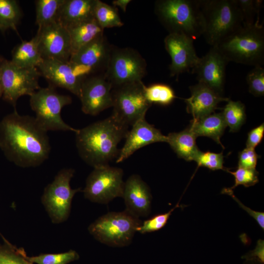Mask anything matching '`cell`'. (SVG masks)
Returning a JSON list of instances; mask_svg holds the SVG:
<instances>
[{
  "mask_svg": "<svg viewBox=\"0 0 264 264\" xmlns=\"http://www.w3.org/2000/svg\"><path fill=\"white\" fill-rule=\"evenodd\" d=\"M72 102L67 95L58 93L53 87L49 85L40 88L30 96L31 109L35 113V119L46 131H62L77 132L76 129L67 124L61 117L62 109Z\"/></svg>",
  "mask_w": 264,
  "mask_h": 264,
  "instance_id": "obj_7",
  "label": "cell"
},
{
  "mask_svg": "<svg viewBox=\"0 0 264 264\" xmlns=\"http://www.w3.org/2000/svg\"><path fill=\"white\" fill-rule=\"evenodd\" d=\"M142 82L112 88V115L128 127L144 118L152 104L147 100Z\"/></svg>",
  "mask_w": 264,
  "mask_h": 264,
  "instance_id": "obj_10",
  "label": "cell"
},
{
  "mask_svg": "<svg viewBox=\"0 0 264 264\" xmlns=\"http://www.w3.org/2000/svg\"><path fill=\"white\" fill-rule=\"evenodd\" d=\"M216 47L229 62L254 66L264 64V29L262 24L242 26Z\"/></svg>",
  "mask_w": 264,
  "mask_h": 264,
  "instance_id": "obj_4",
  "label": "cell"
},
{
  "mask_svg": "<svg viewBox=\"0 0 264 264\" xmlns=\"http://www.w3.org/2000/svg\"><path fill=\"white\" fill-rule=\"evenodd\" d=\"M259 156L254 149L246 147L239 153L238 166L255 169Z\"/></svg>",
  "mask_w": 264,
  "mask_h": 264,
  "instance_id": "obj_39",
  "label": "cell"
},
{
  "mask_svg": "<svg viewBox=\"0 0 264 264\" xmlns=\"http://www.w3.org/2000/svg\"><path fill=\"white\" fill-rule=\"evenodd\" d=\"M125 142L119 150L116 159L120 163L127 159L135 152L148 145L156 142H167V136L161 131L146 121L145 118L137 121L129 130Z\"/></svg>",
  "mask_w": 264,
  "mask_h": 264,
  "instance_id": "obj_19",
  "label": "cell"
},
{
  "mask_svg": "<svg viewBox=\"0 0 264 264\" xmlns=\"http://www.w3.org/2000/svg\"><path fill=\"white\" fill-rule=\"evenodd\" d=\"M222 193L226 194L231 196L240 205L241 207L246 211L249 215L252 217L258 222L260 226L264 229V213L254 211L250 208L245 206L235 197L232 190L229 188H224L222 190Z\"/></svg>",
  "mask_w": 264,
  "mask_h": 264,
  "instance_id": "obj_40",
  "label": "cell"
},
{
  "mask_svg": "<svg viewBox=\"0 0 264 264\" xmlns=\"http://www.w3.org/2000/svg\"><path fill=\"white\" fill-rule=\"evenodd\" d=\"M43 60L35 36L29 41H23L12 51L11 61L20 67H37Z\"/></svg>",
  "mask_w": 264,
  "mask_h": 264,
  "instance_id": "obj_26",
  "label": "cell"
},
{
  "mask_svg": "<svg viewBox=\"0 0 264 264\" xmlns=\"http://www.w3.org/2000/svg\"><path fill=\"white\" fill-rule=\"evenodd\" d=\"M70 38L71 55L97 37L104 29L94 18L66 27Z\"/></svg>",
  "mask_w": 264,
  "mask_h": 264,
  "instance_id": "obj_24",
  "label": "cell"
},
{
  "mask_svg": "<svg viewBox=\"0 0 264 264\" xmlns=\"http://www.w3.org/2000/svg\"><path fill=\"white\" fill-rule=\"evenodd\" d=\"M226 127L221 112H214L198 119H193L188 127L197 137L211 138L223 148L220 139Z\"/></svg>",
  "mask_w": 264,
  "mask_h": 264,
  "instance_id": "obj_23",
  "label": "cell"
},
{
  "mask_svg": "<svg viewBox=\"0 0 264 264\" xmlns=\"http://www.w3.org/2000/svg\"><path fill=\"white\" fill-rule=\"evenodd\" d=\"M190 97L185 99L186 110L196 119L214 112L218 105L229 99L221 96L205 85L198 82L189 87Z\"/></svg>",
  "mask_w": 264,
  "mask_h": 264,
  "instance_id": "obj_21",
  "label": "cell"
},
{
  "mask_svg": "<svg viewBox=\"0 0 264 264\" xmlns=\"http://www.w3.org/2000/svg\"><path fill=\"white\" fill-rule=\"evenodd\" d=\"M37 68L50 86L66 89L79 97L85 78L78 74L69 62L43 59Z\"/></svg>",
  "mask_w": 264,
  "mask_h": 264,
  "instance_id": "obj_18",
  "label": "cell"
},
{
  "mask_svg": "<svg viewBox=\"0 0 264 264\" xmlns=\"http://www.w3.org/2000/svg\"><path fill=\"white\" fill-rule=\"evenodd\" d=\"M155 13L169 33L184 35L193 40L202 36L205 22L199 0H160Z\"/></svg>",
  "mask_w": 264,
  "mask_h": 264,
  "instance_id": "obj_3",
  "label": "cell"
},
{
  "mask_svg": "<svg viewBox=\"0 0 264 264\" xmlns=\"http://www.w3.org/2000/svg\"><path fill=\"white\" fill-rule=\"evenodd\" d=\"M126 210L135 217H146L151 212L152 196L147 184L138 175H132L124 183L122 197Z\"/></svg>",
  "mask_w": 264,
  "mask_h": 264,
  "instance_id": "obj_20",
  "label": "cell"
},
{
  "mask_svg": "<svg viewBox=\"0 0 264 264\" xmlns=\"http://www.w3.org/2000/svg\"><path fill=\"white\" fill-rule=\"evenodd\" d=\"M241 12L243 25L259 23V14L262 1L259 0H236Z\"/></svg>",
  "mask_w": 264,
  "mask_h": 264,
  "instance_id": "obj_32",
  "label": "cell"
},
{
  "mask_svg": "<svg viewBox=\"0 0 264 264\" xmlns=\"http://www.w3.org/2000/svg\"><path fill=\"white\" fill-rule=\"evenodd\" d=\"M199 3L205 22L202 36L211 46L243 25L236 0H199Z\"/></svg>",
  "mask_w": 264,
  "mask_h": 264,
  "instance_id": "obj_5",
  "label": "cell"
},
{
  "mask_svg": "<svg viewBox=\"0 0 264 264\" xmlns=\"http://www.w3.org/2000/svg\"><path fill=\"white\" fill-rule=\"evenodd\" d=\"M112 85L104 75L85 78L79 96L82 111L95 116L112 107Z\"/></svg>",
  "mask_w": 264,
  "mask_h": 264,
  "instance_id": "obj_14",
  "label": "cell"
},
{
  "mask_svg": "<svg viewBox=\"0 0 264 264\" xmlns=\"http://www.w3.org/2000/svg\"><path fill=\"white\" fill-rule=\"evenodd\" d=\"M264 133V123L252 129L248 133L246 147L254 149L262 141Z\"/></svg>",
  "mask_w": 264,
  "mask_h": 264,
  "instance_id": "obj_41",
  "label": "cell"
},
{
  "mask_svg": "<svg viewBox=\"0 0 264 264\" xmlns=\"http://www.w3.org/2000/svg\"><path fill=\"white\" fill-rule=\"evenodd\" d=\"M65 0H37L36 23L38 28L57 22L60 10Z\"/></svg>",
  "mask_w": 264,
  "mask_h": 264,
  "instance_id": "obj_27",
  "label": "cell"
},
{
  "mask_svg": "<svg viewBox=\"0 0 264 264\" xmlns=\"http://www.w3.org/2000/svg\"><path fill=\"white\" fill-rule=\"evenodd\" d=\"M93 14L94 19L103 29L123 25L116 9L99 0H96Z\"/></svg>",
  "mask_w": 264,
  "mask_h": 264,
  "instance_id": "obj_30",
  "label": "cell"
},
{
  "mask_svg": "<svg viewBox=\"0 0 264 264\" xmlns=\"http://www.w3.org/2000/svg\"><path fill=\"white\" fill-rule=\"evenodd\" d=\"M96 0H65L57 22L65 27L94 18Z\"/></svg>",
  "mask_w": 264,
  "mask_h": 264,
  "instance_id": "obj_22",
  "label": "cell"
},
{
  "mask_svg": "<svg viewBox=\"0 0 264 264\" xmlns=\"http://www.w3.org/2000/svg\"><path fill=\"white\" fill-rule=\"evenodd\" d=\"M22 11L17 0H0V30L4 32L11 28L17 31Z\"/></svg>",
  "mask_w": 264,
  "mask_h": 264,
  "instance_id": "obj_28",
  "label": "cell"
},
{
  "mask_svg": "<svg viewBox=\"0 0 264 264\" xmlns=\"http://www.w3.org/2000/svg\"><path fill=\"white\" fill-rule=\"evenodd\" d=\"M142 221L127 210L111 212L91 223L89 233L95 239L108 245L115 247L130 244Z\"/></svg>",
  "mask_w": 264,
  "mask_h": 264,
  "instance_id": "obj_6",
  "label": "cell"
},
{
  "mask_svg": "<svg viewBox=\"0 0 264 264\" xmlns=\"http://www.w3.org/2000/svg\"><path fill=\"white\" fill-rule=\"evenodd\" d=\"M178 203L167 213L160 214L142 222L137 232L142 234L157 231L165 226L174 210L179 207Z\"/></svg>",
  "mask_w": 264,
  "mask_h": 264,
  "instance_id": "obj_35",
  "label": "cell"
},
{
  "mask_svg": "<svg viewBox=\"0 0 264 264\" xmlns=\"http://www.w3.org/2000/svg\"><path fill=\"white\" fill-rule=\"evenodd\" d=\"M131 1V0H114L112 1V3L114 6L119 7L125 12L127 5Z\"/></svg>",
  "mask_w": 264,
  "mask_h": 264,
  "instance_id": "obj_43",
  "label": "cell"
},
{
  "mask_svg": "<svg viewBox=\"0 0 264 264\" xmlns=\"http://www.w3.org/2000/svg\"><path fill=\"white\" fill-rule=\"evenodd\" d=\"M193 41L190 38L180 34L170 33L164 39L165 47L170 56V75L178 77L189 72L197 64L199 57L197 55Z\"/></svg>",
  "mask_w": 264,
  "mask_h": 264,
  "instance_id": "obj_16",
  "label": "cell"
},
{
  "mask_svg": "<svg viewBox=\"0 0 264 264\" xmlns=\"http://www.w3.org/2000/svg\"><path fill=\"white\" fill-rule=\"evenodd\" d=\"M246 80L249 92L255 96L264 95V68L262 66H254L246 75Z\"/></svg>",
  "mask_w": 264,
  "mask_h": 264,
  "instance_id": "obj_36",
  "label": "cell"
},
{
  "mask_svg": "<svg viewBox=\"0 0 264 264\" xmlns=\"http://www.w3.org/2000/svg\"><path fill=\"white\" fill-rule=\"evenodd\" d=\"M123 174L121 168L109 165L94 168L83 191L85 198L93 202L108 204L115 198L122 197Z\"/></svg>",
  "mask_w": 264,
  "mask_h": 264,
  "instance_id": "obj_12",
  "label": "cell"
},
{
  "mask_svg": "<svg viewBox=\"0 0 264 264\" xmlns=\"http://www.w3.org/2000/svg\"><path fill=\"white\" fill-rule=\"evenodd\" d=\"M47 132L35 117L21 115L15 109L0 122V149L18 166H38L48 158L50 152Z\"/></svg>",
  "mask_w": 264,
  "mask_h": 264,
  "instance_id": "obj_1",
  "label": "cell"
},
{
  "mask_svg": "<svg viewBox=\"0 0 264 264\" xmlns=\"http://www.w3.org/2000/svg\"><path fill=\"white\" fill-rule=\"evenodd\" d=\"M129 127L116 120L112 115L92 123L75 133L76 146L79 155L93 168L109 165L117 158L119 142L125 138Z\"/></svg>",
  "mask_w": 264,
  "mask_h": 264,
  "instance_id": "obj_2",
  "label": "cell"
},
{
  "mask_svg": "<svg viewBox=\"0 0 264 264\" xmlns=\"http://www.w3.org/2000/svg\"><path fill=\"white\" fill-rule=\"evenodd\" d=\"M26 255L22 248L8 244V247H0V264H34L26 258Z\"/></svg>",
  "mask_w": 264,
  "mask_h": 264,
  "instance_id": "obj_34",
  "label": "cell"
},
{
  "mask_svg": "<svg viewBox=\"0 0 264 264\" xmlns=\"http://www.w3.org/2000/svg\"><path fill=\"white\" fill-rule=\"evenodd\" d=\"M26 258L30 262L36 264H67L78 259L79 255L74 250L58 254H43Z\"/></svg>",
  "mask_w": 264,
  "mask_h": 264,
  "instance_id": "obj_33",
  "label": "cell"
},
{
  "mask_svg": "<svg viewBox=\"0 0 264 264\" xmlns=\"http://www.w3.org/2000/svg\"><path fill=\"white\" fill-rule=\"evenodd\" d=\"M111 50L103 34L72 54L69 62L78 74L85 78L86 75L101 67L106 68Z\"/></svg>",
  "mask_w": 264,
  "mask_h": 264,
  "instance_id": "obj_17",
  "label": "cell"
},
{
  "mask_svg": "<svg viewBox=\"0 0 264 264\" xmlns=\"http://www.w3.org/2000/svg\"><path fill=\"white\" fill-rule=\"evenodd\" d=\"M35 37L43 59L69 62L72 53L71 45L66 27L56 22L38 28Z\"/></svg>",
  "mask_w": 264,
  "mask_h": 264,
  "instance_id": "obj_13",
  "label": "cell"
},
{
  "mask_svg": "<svg viewBox=\"0 0 264 264\" xmlns=\"http://www.w3.org/2000/svg\"><path fill=\"white\" fill-rule=\"evenodd\" d=\"M144 89L147 100L152 105L167 106L176 98L173 89L165 84H154L148 87L144 86Z\"/></svg>",
  "mask_w": 264,
  "mask_h": 264,
  "instance_id": "obj_31",
  "label": "cell"
},
{
  "mask_svg": "<svg viewBox=\"0 0 264 264\" xmlns=\"http://www.w3.org/2000/svg\"><path fill=\"white\" fill-rule=\"evenodd\" d=\"M221 112L226 126L230 132H237L246 119L245 106L241 101L229 99Z\"/></svg>",
  "mask_w": 264,
  "mask_h": 264,
  "instance_id": "obj_29",
  "label": "cell"
},
{
  "mask_svg": "<svg viewBox=\"0 0 264 264\" xmlns=\"http://www.w3.org/2000/svg\"><path fill=\"white\" fill-rule=\"evenodd\" d=\"M147 64L136 50L129 47L111 48L104 76L112 88L142 82Z\"/></svg>",
  "mask_w": 264,
  "mask_h": 264,
  "instance_id": "obj_11",
  "label": "cell"
},
{
  "mask_svg": "<svg viewBox=\"0 0 264 264\" xmlns=\"http://www.w3.org/2000/svg\"><path fill=\"white\" fill-rule=\"evenodd\" d=\"M75 171L64 168L58 172L53 180L44 188L42 204L53 223H62L69 217L72 199L81 189H72L70 182Z\"/></svg>",
  "mask_w": 264,
  "mask_h": 264,
  "instance_id": "obj_8",
  "label": "cell"
},
{
  "mask_svg": "<svg viewBox=\"0 0 264 264\" xmlns=\"http://www.w3.org/2000/svg\"><path fill=\"white\" fill-rule=\"evenodd\" d=\"M41 76L37 67H22L0 55V78L3 99L15 108L18 99L23 95L30 96L40 87Z\"/></svg>",
  "mask_w": 264,
  "mask_h": 264,
  "instance_id": "obj_9",
  "label": "cell"
},
{
  "mask_svg": "<svg viewBox=\"0 0 264 264\" xmlns=\"http://www.w3.org/2000/svg\"><path fill=\"white\" fill-rule=\"evenodd\" d=\"M166 136L167 143L179 158L194 161L200 152L196 143L197 137L189 127L179 132L169 133Z\"/></svg>",
  "mask_w": 264,
  "mask_h": 264,
  "instance_id": "obj_25",
  "label": "cell"
},
{
  "mask_svg": "<svg viewBox=\"0 0 264 264\" xmlns=\"http://www.w3.org/2000/svg\"><path fill=\"white\" fill-rule=\"evenodd\" d=\"M228 63L217 47L211 46L204 56L199 58L192 72L196 74L198 82L223 96L225 70Z\"/></svg>",
  "mask_w": 264,
  "mask_h": 264,
  "instance_id": "obj_15",
  "label": "cell"
},
{
  "mask_svg": "<svg viewBox=\"0 0 264 264\" xmlns=\"http://www.w3.org/2000/svg\"><path fill=\"white\" fill-rule=\"evenodd\" d=\"M223 157L222 153L200 151L194 161L197 163L198 166L206 167L213 171L223 170L227 171L228 169L223 166Z\"/></svg>",
  "mask_w": 264,
  "mask_h": 264,
  "instance_id": "obj_38",
  "label": "cell"
},
{
  "mask_svg": "<svg viewBox=\"0 0 264 264\" xmlns=\"http://www.w3.org/2000/svg\"><path fill=\"white\" fill-rule=\"evenodd\" d=\"M227 172L233 175L235 178V184L230 188L231 190L239 185H243L245 187L252 186L259 181V173L256 169H247L238 166L235 171L228 170Z\"/></svg>",
  "mask_w": 264,
  "mask_h": 264,
  "instance_id": "obj_37",
  "label": "cell"
},
{
  "mask_svg": "<svg viewBox=\"0 0 264 264\" xmlns=\"http://www.w3.org/2000/svg\"><path fill=\"white\" fill-rule=\"evenodd\" d=\"M2 89L1 80H0V97H2Z\"/></svg>",
  "mask_w": 264,
  "mask_h": 264,
  "instance_id": "obj_44",
  "label": "cell"
},
{
  "mask_svg": "<svg viewBox=\"0 0 264 264\" xmlns=\"http://www.w3.org/2000/svg\"><path fill=\"white\" fill-rule=\"evenodd\" d=\"M243 258L247 260L255 261L261 264L264 263V240H259L254 250L250 251Z\"/></svg>",
  "mask_w": 264,
  "mask_h": 264,
  "instance_id": "obj_42",
  "label": "cell"
}]
</instances>
